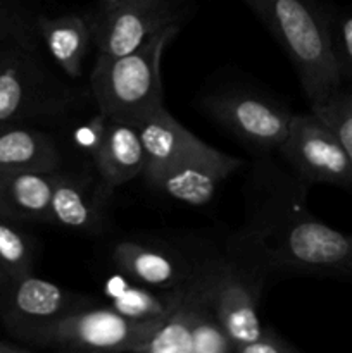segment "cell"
I'll list each match as a JSON object with an SVG mask.
<instances>
[{"label": "cell", "instance_id": "23", "mask_svg": "<svg viewBox=\"0 0 352 353\" xmlns=\"http://www.w3.org/2000/svg\"><path fill=\"white\" fill-rule=\"evenodd\" d=\"M235 345L219 321L207 305L197 316L192 330V353H230Z\"/></svg>", "mask_w": 352, "mask_h": 353}, {"label": "cell", "instance_id": "21", "mask_svg": "<svg viewBox=\"0 0 352 353\" xmlns=\"http://www.w3.org/2000/svg\"><path fill=\"white\" fill-rule=\"evenodd\" d=\"M337 133L352 164V88L340 86L317 105L311 107Z\"/></svg>", "mask_w": 352, "mask_h": 353}, {"label": "cell", "instance_id": "4", "mask_svg": "<svg viewBox=\"0 0 352 353\" xmlns=\"http://www.w3.org/2000/svg\"><path fill=\"white\" fill-rule=\"evenodd\" d=\"M178 33L179 24H173L126 54H97L88 83L95 109L109 119L133 123L164 107L161 62Z\"/></svg>", "mask_w": 352, "mask_h": 353}, {"label": "cell", "instance_id": "24", "mask_svg": "<svg viewBox=\"0 0 352 353\" xmlns=\"http://www.w3.org/2000/svg\"><path fill=\"white\" fill-rule=\"evenodd\" d=\"M107 126H109V117L100 112V110H97L85 123L76 126L75 131L71 133V141L76 150L92 161L93 154H95L97 148L102 143L104 137H106Z\"/></svg>", "mask_w": 352, "mask_h": 353}, {"label": "cell", "instance_id": "5", "mask_svg": "<svg viewBox=\"0 0 352 353\" xmlns=\"http://www.w3.org/2000/svg\"><path fill=\"white\" fill-rule=\"evenodd\" d=\"M200 109L248 148L261 154L278 150L290 130L293 112L268 97L244 88L216 90Z\"/></svg>", "mask_w": 352, "mask_h": 353}, {"label": "cell", "instance_id": "3", "mask_svg": "<svg viewBox=\"0 0 352 353\" xmlns=\"http://www.w3.org/2000/svg\"><path fill=\"white\" fill-rule=\"evenodd\" d=\"M292 62L304 95L314 107L342 83L330 41L328 12L314 0H244Z\"/></svg>", "mask_w": 352, "mask_h": 353}, {"label": "cell", "instance_id": "15", "mask_svg": "<svg viewBox=\"0 0 352 353\" xmlns=\"http://www.w3.org/2000/svg\"><path fill=\"white\" fill-rule=\"evenodd\" d=\"M37 33L48 57L71 81L83 76V64L93 45L90 14L38 16Z\"/></svg>", "mask_w": 352, "mask_h": 353}, {"label": "cell", "instance_id": "2", "mask_svg": "<svg viewBox=\"0 0 352 353\" xmlns=\"http://www.w3.org/2000/svg\"><path fill=\"white\" fill-rule=\"evenodd\" d=\"M0 130L30 121H68L93 105L88 88L59 76L41 55V43L0 38Z\"/></svg>", "mask_w": 352, "mask_h": 353}, {"label": "cell", "instance_id": "14", "mask_svg": "<svg viewBox=\"0 0 352 353\" xmlns=\"http://www.w3.org/2000/svg\"><path fill=\"white\" fill-rule=\"evenodd\" d=\"M90 162L110 192L140 178L147 165V155L137 126L128 121L109 119L106 137Z\"/></svg>", "mask_w": 352, "mask_h": 353}, {"label": "cell", "instance_id": "13", "mask_svg": "<svg viewBox=\"0 0 352 353\" xmlns=\"http://www.w3.org/2000/svg\"><path fill=\"white\" fill-rule=\"evenodd\" d=\"M113 192L97 172L59 169L50 199L48 223L83 234L104 233L109 223L107 205Z\"/></svg>", "mask_w": 352, "mask_h": 353}, {"label": "cell", "instance_id": "6", "mask_svg": "<svg viewBox=\"0 0 352 353\" xmlns=\"http://www.w3.org/2000/svg\"><path fill=\"white\" fill-rule=\"evenodd\" d=\"M95 303L92 296L28 274L10 285L0 307V326L12 340L35 350L40 334L52 324Z\"/></svg>", "mask_w": 352, "mask_h": 353}, {"label": "cell", "instance_id": "18", "mask_svg": "<svg viewBox=\"0 0 352 353\" xmlns=\"http://www.w3.org/2000/svg\"><path fill=\"white\" fill-rule=\"evenodd\" d=\"M62 162V150L52 134L24 124L0 130V172L59 171Z\"/></svg>", "mask_w": 352, "mask_h": 353}, {"label": "cell", "instance_id": "27", "mask_svg": "<svg viewBox=\"0 0 352 353\" xmlns=\"http://www.w3.org/2000/svg\"><path fill=\"white\" fill-rule=\"evenodd\" d=\"M12 283H14V279L7 274V271L2 268V264H0V307H2L3 299H6L7 292H9V288Z\"/></svg>", "mask_w": 352, "mask_h": 353}, {"label": "cell", "instance_id": "20", "mask_svg": "<svg viewBox=\"0 0 352 353\" xmlns=\"http://www.w3.org/2000/svg\"><path fill=\"white\" fill-rule=\"evenodd\" d=\"M17 224L0 217V264L12 279L33 274L37 262L35 240Z\"/></svg>", "mask_w": 352, "mask_h": 353}, {"label": "cell", "instance_id": "9", "mask_svg": "<svg viewBox=\"0 0 352 353\" xmlns=\"http://www.w3.org/2000/svg\"><path fill=\"white\" fill-rule=\"evenodd\" d=\"M183 0H113L90 14L97 54L121 55L140 47L152 34L182 24Z\"/></svg>", "mask_w": 352, "mask_h": 353}, {"label": "cell", "instance_id": "10", "mask_svg": "<svg viewBox=\"0 0 352 353\" xmlns=\"http://www.w3.org/2000/svg\"><path fill=\"white\" fill-rule=\"evenodd\" d=\"M264 276L257 274L237 259L214 255L211 264V307L235 345V352L259 336L264 324L259 317Z\"/></svg>", "mask_w": 352, "mask_h": 353}, {"label": "cell", "instance_id": "1", "mask_svg": "<svg viewBox=\"0 0 352 353\" xmlns=\"http://www.w3.org/2000/svg\"><path fill=\"white\" fill-rule=\"evenodd\" d=\"M300 188V186H299ZM286 202L268 200L233 236L228 254L257 274L352 278V234L311 216L304 190Z\"/></svg>", "mask_w": 352, "mask_h": 353}, {"label": "cell", "instance_id": "11", "mask_svg": "<svg viewBox=\"0 0 352 353\" xmlns=\"http://www.w3.org/2000/svg\"><path fill=\"white\" fill-rule=\"evenodd\" d=\"M144 143L145 168L171 165H204L233 174L242 165V159L228 155L190 133L164 107L133 121Z\"/></svg>", "mask_w": 352, "mask_h": 353}, {"label": "cell", "instance_id": "16", "mask_svg": "<svg viewBox=\"0 0 352 353\" xmlns=\"http://www.w3.org/2000/svg\"><path fill=\"white\" fill-rule=\"evenodd\" d=\"M57 172H0V217L16 223H48Z\"/></svg>", "mask_w": 352, "mask_h": 353}, {"label": "cell", "instance_id": "7", "mask_svg": "<svg viewBox=\"0 0 352 353\" xmlns=\"http://www.w3.org/2000/svg\"><path fill=\"white\" fill-rule=\"evenodd\" d=\"M161 321L128 319L107 307L90 305L62 317L37 340L35 348L62 352H131Z\"/></svg>", "mask_w": 352, "mask_h": 353}, {"label": "cell", "instance_id": "29", "mask_svg": "<svg viewBox=\"0 0 352 353\" xmlns=\"http://www.w3.org/2000/svg\"><path fill=\"white\" fill-rule=\"evenodd\" d=\"M0 38H6V37H3V33H2V31H0Z\"/></svg>", "mask_w": 352, "mask_h": 353}, {"label": "cell", "instance_id": "22", "mask_svg": "<svg viewBox=\"0 0 352 353\" xmlns=\"http://www.w3.org/2000/svg\"><path fill=\"white\" fill-rule=\"evenodd\" d=\"M330 41L342 83H352V7L328 12Z\"/></svg>", "mask_w": 352, "mask_h": 353}, {"label": "cell", "instance_id": "26", "mask_svg": "<svg viewBox=\"0 0 352 353\" xmlns=\"http://www.w3.org/2000/svg\"><path fill=\"white\" fill-rule=\"evenodd\" d=\"M33 348L19 343L16 340H3L0 338V353H30Z\"/></svg>", "mask_w": 352, "mask_h": 353}, {"label": "cell", "instance_id": "17", "mask_svg": "<svg viewBox=\"0 0 352 353\" xmlns=\"http://www.w3.org/2000/svg\"><path fill=\"white\" fill-rule=\"evenodd\" d=\"M228 172L204 165H171V168H145V185L175 202L190 207H204L216 196Z\"/></svg>", "mask_w": 352, "mask_h": 353}, {"label": "cell", "instance_id": "25", "mask_svg": "<svg viewBox=\"0 0 352 353\" xmlns=\"http://www.w3.org/2000/svg\"><path fill=\"white\" fill-rule=\"evenodd\" d=\"M237 353H299L286 338H283L275 327L262 326V331L255 340L244 345Z\"/></svg>", "mask_w": 352, "mask_h": 353}, {"label": "cell", "instance_id": "28", "mask_svg": "<svg viewBox=\"0 0 352 353\" xmlns=\"http://www.w3.org/2000/svg\"><path fill=\"white\" fill-rule=\"evenodd\" d=\"M109 2H113V0H100V3H109Z\"/></svg>", "mask_w": 352, "mask_h": 353}, {"label": "cell", "instance_id": "12", "mask_svg": "<svg viewBox=\"0 0 352 353\" xmlns=\"http://www.w3.org/2000/svg\"><path fill=\"white\" fill-rule=\"evenodd\" d=\"M109 259L117 271L145 286L182 290L193 279L204 257H192L171 245L140 240H117Z\"/></svg>", "mask_w": 352, "mask_h": 353}, {"label": "cell", "instance_id": "19", "mask_svg": "<svg viewBox=\"0 0 352 353\" xmlns=\"http://www.w3.org/2000/svg\"><path fill=\"white\" fill-rule=\"evenodd\" d=\"M183 290H159L121 276L106 283L109 307L121 316L141 323H154L168 317L182 302Z\"/></svg>", "mask_w": 352, "mask_h": 353}, {"label": "cell", "instance_id": "8", "mask_svg": "<svg viewBox=\"0 0 352 353\" xmlns=\"http://www.w3.org/2000/svg\"><path fill=\"white\" fill-rule=\"evenodd\" d=\"M278 152L302 183L352 190V164L337 133L316 112L293 114Z\"/></svg>", "mask_w": 352, "mask_h": 353}]
</instances>
